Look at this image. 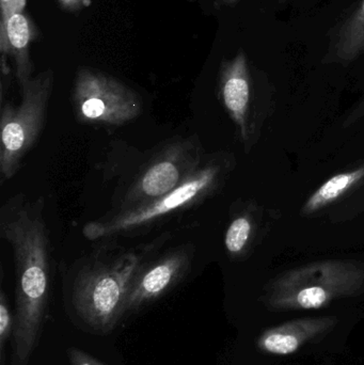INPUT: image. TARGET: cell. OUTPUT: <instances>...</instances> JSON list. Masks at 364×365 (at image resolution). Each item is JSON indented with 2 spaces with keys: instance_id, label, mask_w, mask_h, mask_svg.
Returning <instances> with one entry per match:
<instances>
[{
  "instance_id": "17",
  "label": "cell",
  "mask_w": 364,
  "mask_h": 365,
  "mask_svg": "<svg viewBox=\"0 0 364 365\" xmlns=\"http://www.w3.org/2000/svg\"><path fill=\"white\" fill-rule=\"evenodd\" d=\"M66 353H68V361L71 365H106L94 358L93 356L89 355L81 349H75V347H71L66 351Z\"/></svg>"
},
{
  "instance_id": "15",
  "label": "cell",
  "mask_w": 364,
  "mask_h": 365,
  "mask_svg": "<svg viewBox=\"0 0 364 365\" xmlns=\"http://www.w3.org/2000/svg\"><path fill=\"white\" fill-rule=\"evenodd\" d=\"M14 331V313L10 308L4 289L0 292V365H6V344Z\"/></svg>"
},
{
  "instance_id": "14",
  "label": "cell",
  "mask_w": 364,
  "mask_h": 365,
  "mask_svg": "<svg viewBox=\"0 0 364 365\" xmlns=\"http://www.w3.org/2000/svg\"><path fill=\"white\" fill-rule=\"evenodd\" d=\"M36 36V27L25 13L14 15L8 21L9 55L14 58L15 76L19 86L32 77L33 64L30 59L29 47Z\"/></svg>"
},
{
  "instance_id": "9",
  "label": "cell",
  "mask_w": 364,
  "mask_h": 365,
  "mask_svg": "<svg viewBox=\"0 0 364 365\" xmlns=\"http://www.w3.org/2000/svg\"><path fill=\"white\" fill-rule=\"evenodd\" d=\"M364 212V160L336 173L301 206V218L344 223Z\"/></svg>"
},
{
  "instance_id": "4",
  "label": "cell",
  "mask_w": 364,
  "mask_h": 365,
  "mask_svg": "<svg viewBox=\"0 0 364 365\" xmlns=\"http://www.w3.org/2000/svg\"><path fill=\"white\" fill-rule=\"evenodd\" d=\"M364 295V264L343 259L312 262L269 280L261 302L274 312L318 310Z\"/></svg>"
},
{
  "instance_id": "5",
  "label": "cell",
  "mask_w": 364,
  "mask_h": 365,
  "mask_svg": "<svg viewBox=\"0 0 364 365\" xmlns=\"http://www.w3.org/2000/svg\"><path fill=\"white\" fill-rule=\"evenodd\" d=\"M218 100L236 130L244 152L254 149L276 109L274 90L256 79L243 49L220 66Z\"/></svg>"
},
{
  "instance_id": "19",
  "label": "cell",
  "mask_w": 364,
  "mask_h": 365,
  "mask_svg": "<svg viewBox=\"0 0 364 365\" xmlns=\"http://www.w3.org/2000/svg\"><path fill=\"white\" fill-rule=\"evenodd\" d=\"M239 1V0H220V2L222 4H235V2Z\"/></svg>"
},
{
  "instance_id": "3",
  "label": "cell",
  "mask_w": 364,
  "mask_h": 365,
  "mask_svg": "<svg viewBox=\"0 0 364 365\" xmlns=\"http://www.w3.org/2000/svg\"><path fill=\"white\" fill-rule=\"evenodd\" d=\"M236 158L229 151L207 154L194 175L177 188L147 203L113 210L85 223L83 234L92 242L140 235L173 215L200 205L222 192L236 168Z\"/></svg>"
},
{
  "instance_id": "8",
  "label": "cell",
  "mask_w": 364,
  "mask_h": 365,
  "mask_svg": "<svg viewBox=\"0 0 364 365\" xmlns=\"http://www.w3.org/2000/svg\"><path fill=\"white\" fill-rule=\"evenodd\" d=\"M72 104L78 122L94 126H122L142 113V100L115 77L80 68L73 86Z\"/></svg>"
},
{
  "instance_id": "16",
  "label": "cell",
  "mask_w": 364,
  "mask_h": 365,
  "mask_svg": "<svg viewBox=\"0 0 364 365\" xmlns=\"http://www.w3.org/2000/svg\"><path fill=\"white\" fill-rule=\"evenodd\" d=\"M27 0H0V51L2 60L9 55L8 36H6V25L11 17L24 13Z\"/></svg>"
},
{
  "instance_id": "13",
  "label": "cell",
  "mask_w": 364,
  "mask_h": 365,
  "mask_svg": "<svg viewBox=\"0 0 364 365\" xmlns=\"http://www.w3.org/2000/svg\"><path fill=\"white\" fill-rule=\"evenodd\" d=\"M364 53V0L342 23L324 62L350 64Z\"/></svg>"
},
{
  "instance_id": "7",
  "label": "cell",
  "mask_w": 364,
  "mask_h": 365,
  "mask_svg": "<svg viewBox=\"0 0 364 365\" xmlns=\"http://www.w3.org/2000/svg\"><path fill=\"white\" fill-rule=\"evenodd\" d=\"M205 155L197 134L165 141L141 166L119 199L115 200L113 210L147 203L170 192L196 173Z\"/></svg>"
},
{
  "instance_id": "18",
  "label": "cell",
  "mask_w": 364,
  "mask_h": 365,
  "mask_svg": "<svg viewBox=\"0 0 364 365\" xmlns=\"http://www.w3.org/2000/svg\"><path fill=\"white\" fill-rule=\"evenodd\" d=\"M59 1L64 8L68 9V10H77L85 4V0H59Z\"/></svg>"
},
{
  "instance_id": "10",
  "label": "cell",
  "mask_w": 364,
  "mask_h": 365,
  "mask_svg": "<svg viewBox=\"0 0 364 365\" xmlns=\"http://www.w3.org/2000/svg\"><path fill=\"white\" fill-rule=\"evenodd\" d=\"M194 255V245L183 244L151 257L132 280L124 307V317L157 302L179 285L192 272Z\"/></svg>"
},
{
  "instance_id": "11",
  "label": "cell",
  "mask_w": 364,
  "mask_h": 365,
  "mask_svg": "<svg viewBox=\"0 0 364 365\" xmlns=\"http://www.w3.org/2000/svg\"><path fill=\"white\" fill-rule=\"evenodd\" d=\"M282 219L279 208L254 199H237L230 205L224 231V250L230 261L245 262L260 248Z\"/></svg>"
},
{
  "instance_id": "2",
  "label": "cell",
  "mask_w": 364,
  "mask_h": 365,
  "mask_svg": "<svg viewBox=\"0 0 364 365\" xmlns=\"http://www.w3.org/2000/svg\"><path fill=\"white\" fill-rule=\"evenodd\" d=\"M89 255L76 259L64 278L66 310L74 323L89 334H110L124 319L128 291L137 272L165 238L138 246L103 240Z\"/></svg>"
},
{
  "instance_id": "1",
  "label": "cell",
  "mask_w": 364,
  "mask_h": 365,
  "mask_svg": "<svg viewBox=\"0 0 364 365\" xmlns=\"http://www.w3.org/2000/svg\"><path fill=\"white\" fill-rule=\"evenodd\" d=\"M0 236L10 245L15 269L11 365H28L48 317L53 257L42 195L19 193L0 208Z\"/></svg>"
},
{
  "instance_id": "6",
  "label": "cell",
  "mask_w": 364,
  "mask_h": 365,
  "mask_svg": "<svg viewBox=\"0 0 364 365\" xmlns=\"http://www.w3.org/2000/svg\"><path fill=\"white\" fill-rule=\"evenodd\" d=\"M53 81V71L48 68L21 83V101L19 106L10 101L1 102V182L9 181L17 175L24 158L38 143L46 122Z\"/></svg>"
},
{
  "instance_id": "20",
  "label": "cell",
  "mask_w": 364,
  "mask_h": 365,
  "mask_svg": "<svg viewBox=\"0 0 364 365\" xmlns=\"http://www.w3.org/2000/svg\"><path fill=\"white\" fill-rule=\"evenodd\" d=\"M293 1V0H279L280 4H288V2Z\"/></svg>"
},
{
  "instance_id": "12",
  "label": "cell",
  "mask_w": 364,
  "mask_h": 365,
  "mask_svg": "<svg viewBox=\"0 0 364 365\" xmlns=\"http://www.w3.org/2000/svg\"><path fill=\"white\" fill-rule=\"evenodd\" d=\"M338 317H305L293 319L265 330L256 341L262 353L288 356L298 351L308 343L322 340L338 325Z\"/></svg>"
}]
</instances>
